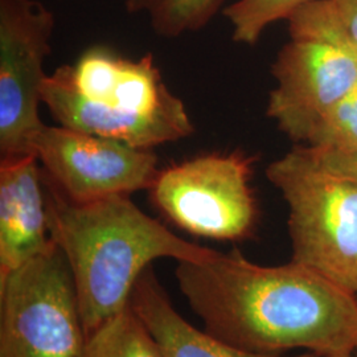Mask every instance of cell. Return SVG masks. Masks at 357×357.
<instances>
[{
  "label": "cell",
  "mask_w": 357,
  "mask_h": 357,
  "mask_svg": "<svg viewBox=\"0 0 357 357\" xmlns=\"http://www.w3.org/2000/svg\"><path fill=\"white\" fill-rule=\"evenodd\" d=\"M314 0H236L224 8L236 43L255 45L268 26L289 20Z\"/></svg>",
  "instance_id": "5bb4252c"
},
{
  "label": "cell",
  "mask_w": 357,
  "mask_h": 357,
  "mask_svg": "<svg viewBox=\"0 0 357 357\" xmlns=\"http://www.w3.org/2000/svg\"><path fill=\"white\" fill-rule=\"evenodd\" d=\"M52 243L36 155L0 159V280Z\"/></svg>",
  "instance_id": "30bf717a"
},
{
  "label": "cell",
  "mask_w": 357,
  "mask_h": 357,
  "mask_svg": "<svg viewBox=\"0 0 357 357\" xmlns=\"http://www.w3.org/2000/svg\"><path fill=\"white\" fill-rule=\"evenodd\" d=\"M43 184L50 234L70 268L86 337L128 308L135 283L155 259L204 262L216 255L176 236L128 195L75 202L44 171Z\"/></svg>",
  "instance_id": "7a4b0ae2"
},
{
  "label": "cell",
  "mask_w": 357,
  "mask_h": 357,
  "mask_svg": "<svg viewBox=\"0 0 357 357\" xmlns=\"http://www.w3.org/2000/svg\"><path fill=\"white\" fill-rule=\"evenodd\" d=\"M356 299H357V294H356ZM356 354H357V352H356Z\"/></svg>",
  "instance_id": "ac0fdd59"
},
{
  "label": "cell",
  "mask_w": 357,
  "mask_h": 357,
  "mask_svg": "<svg viewBox=\"0 0 357 357\" xmlns=\"http://www.w3.org/2000/svg\"><path fill=\"white\" fill-rule=\"evenodd\" d=\"M348 35L357 47V0H331Z\"/></svg>",
  "instance_id": "e0dca14e"
},
{
  "label": "cell",
  "mask_w": 357,
  "mask_h": 357,
  "mask_svg": "<svg viewBox=\"0 0 357 357\" xmlns=\"http://www.w3.org/2000/svg\"><path fill=\"white\" fill-rule=\"evenodd\" d=\"M287 24L290 40L271 66L275 86L266 114L303 144L320 115L356 88L357 47L331 0L308 3Z\"/></svg>",
  "instance_id": "277c9868"
},
{
  "label": "cell",
  "mask_w": 357,
  "mask_h": 357,
  "mask_svg": "<svg viewBox=\"0 0 357 357\" xmlns=\"http://www.w3.org/2000/svg\"><path fill=\"white\" fill-rule=\"evenodd\" d=\"M348 357H354V356H348Z\"/></svg>",
  "instance_id": "d6986e66"
},
{
  "label": "cell",
  "mask_w": 357,
  "mask_h": 357,
  "mask_svg": "<svg viewBox=\"0 0 357 357\" xmlns=\"http://www.w3.org/2000/svg\"><path fill=\"white\" fill-rule=\"evenodd\" d=\"M53 31L41 1L0 0V159L35 155Z\"/></svg>",
  "instance_id": "ba28073f"
},
{
  "label": "cell",
  "mask_w": 357,
  "mask_h": 357,
  "mask_svg": "<svg viewBox=\"0 0 357 357\" xmlns=\"http://www.w3.org/2000/svg\"><path fill=\"white\" fill-rule=\"evenodd\" d=\"M255 160L236 150L174 163L159 169L150 199L168 221L192 236L243 241L253 234L258 218L250 185Z\"/></svg>",
  "instance_id": "8992f818"
},
{
  "label": "cell",
  "mask_w": 357,
  "mask_h": 357,
  "mask_svg": "<svg viewBox=\"0 0 357 357\" xmlns=\"http://www.w3.org/2000/svg\"><path fill=\"white\" fill-rule=\"evenodd\" d=\"M289 208L291 261L357 294V183L295 144L266 168Z\"/></svg>",
  "instance_id": "5b68a950"
},
{
  "label": "cell",
  "mask_w": 357,
  "mask_h": 357,
  "mask_svg": "<svg viewBox=\"0 0 357 357\" xmlns=\"http://www.w3.org/2000/svg\"><path fill=\"white\" fill-rule=\"evenodd\" d=\"M78 357H163L156 342L128 305L86 337Z\"/></svg>",
  "instance_id": "7c38bea8"
},
{
  "label": "cell",
  "mask_w": 357,
  "mask_h": 357,
  "mask_svg": "<svg viewBox=\"0 0 357 357\" xmlns=\"http://www.w3.org/2000/svg\"><path fill=\"white\" fill-rule=\"evenodd\" d=\"M43 105L64 128L153 147L181 141L195 128L184 102L160 75L153 54L128 59L105 45L59 66L43 86Z\"/></svg>",
  "instance_id": "3957f363"
},
{
  "label": "cell",
  "mask_w": 357,
  "mask_h": 357,
  "mask_svg": "<svg viewBox=\"0 0 357 357\" xmlns=\"http://www.w3.org/2000/svg\"><path fill=\"white\" fill-rule=\"evenodd\" d=\"M307 147V146H306ZM320 163L330 171H333L342 176L351 178L357 183V153H320L307 147Z\"/></svg>",
  "instance_id": "2e32d148"
},
{
  "label": "cell",
  "mask_w": 357,
  "mask_h": 357,
  "mask_svg": "<svg viewBox=\"0 0 357 357\" xmlns=\"http://www.w3.org/2000/svg\"><path fill=\"white\" fill-rule=\"evenodd\" d=\"M178 289L204 330L246 352L355 356L357 299L319 273L290 261L262 266L238 250L178 262Z\"/></svg>",
  "instance_id": "6da1fadb"
},
{
  "label": "cell",
  "mask_w": 357,
  "mask_h": 357,
  "mask_svg": "<svg viewBox=\"0 0 357 357\" xmlns=\"http://www.w3.org/2000/svg\"><path fill=\"white\" fill-rule=\"evenodd\" d=\"M224 0H125L128 13H144L153 31L166 38L197 32L209 24Z\"/></svg>",
  "instance_id": "4fadbf2b"
},
{
  "label": "cell",
  "mask_w": 357,
  "mask_h": 357,
  "mask_svg": "<svg viewBox=\"0 0 357 357\" xmlns=\"http://www.w3.org/2000/svg\"><path fill=\"white\" fill-rule=\"evenodd\" d=\"M85 342L70 268L56 243L0 280V357H78Z\"/></svg>",
  "instance_id": "52a82bcc"
},
{
  "label": "cell",
  "mask_w": 357,
  "mask_h": 357,
  "mask_svg": "<svg viewBox=\"0 0 357 357\" xmlns=\"http://www.w3.org/2000/svg\"><path fill=\"white\" fill-rule=\"evenodd\" d=\"M33 153L45 175L75 202L149 191L160 169L153 150L61 125L40 130Z\"/></svg>",
  "instance_id": "9c48e42d"
},
{
  "label": "cell",
  "mask_w": 357,
  "mask_h": 357,
  "mask_svg": "<svg viewBox=\"0 0 357 357\" xmlns=\"http://www.w3.org/2000/svg\"><path fill=\"white\" fill-rule=\"evenodd\" d=\"M303 146L320 153H357V86L320 115Z\"/></svg>",
  "instance_id": "9a60e30c"
},
{
  "label": "cell",
  "mask_w": 357,
  "mask_h": 357,
  "mask_svg": "<svg viewBox=\"0 0 357 357\" xmlns=\"http://www.w3.org/2000/svg\"><path fill=\"white\" fill-rule=\"evenodd\" d=\"M128 305L163 357H319L308 352L299 356L252 354L193 327L172 306L153 266L146 268L135 283Z\"/></svg>",
  "instance_id": "8fae6325"
}]
</instances>
